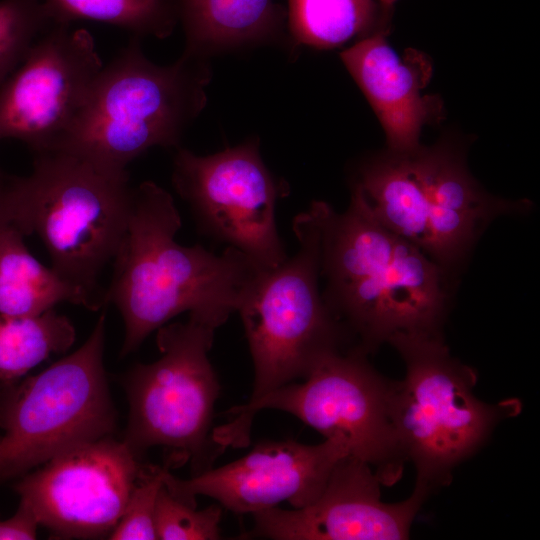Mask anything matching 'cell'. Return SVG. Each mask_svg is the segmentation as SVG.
<instances>
[{"label":"cell","mask_w":540,"mask_h":540,"mask_svg":"<svg viewBox=\"0 0 540 540\" xmlns=\"http://www.w3.org/2000/svg\"><path fill=\"white\" fill-rule=\"evenodd\" d=\"M182 221L170 193L151 181L133 188L126 231L112 261L106 302L124 322L122 355L183 312L221 326L264 270L238 249L222 254L183 246Z\"/></svg>","instance_id":"obj_1"},{"label":"cell","mask_w":540,"mask_h":540,"mask_svg":"<svg viewBox=\"0 0 540 540\" xmlns=\"http://www.w3.org/2000/svg\"><path fill=\"white\" fill-rule=\"evenodd\" d=\"M319 237L324 301L367 353L397 333H438L448 293L445 271L384 227L352 192L343 213L325 202L308 209Z\"/></svg>","instance_id":"obj_2"},{"label":"cell","mask_w":540,"mask_h":540,"mask_svg":"<svg viewBox=\"0 0 540 540\" xmlns=\"http://www.w3.org/2000/svg\"><path fill=\"white\" fill-rule=\"evenodd\" d=\"M206 57L184 51L172 64L149 60L133 36L100 71L68 131L52 149L126 170L154 146L179 147L207 102ZM50 150V149H49Z\"/></svg>","instance_id":"obj_3"},{"label":"cell","mask_w":540,"mask_h":540,"mask_svg":"<svg viewBox=\"0 0 540 540\" xmlns=\"http://www.w3.org/2000/svg\"><path fill=\"white\" fill-rule=\"evenodd\" d=\"M352 191L387 229L420 248L444 271L462 262L493 219L528 208L496 198L468 172L449 143L387 151L365 163Z\"/></svg>","instance_id":"obj_4"},{"label":"cell","mask_w":540,"mask_h":540,"mask_svg":"<svg viewBox=\"0 0 540 540\" xmlns=\"http://www.w3.org/2000/svg\"><path fill=\"white\" fill-rule=\"evenodd\" d=\"M132 191L127 170L60 149L36 152L32 172L12 178L15 222L40 238L56 271L106 302L98 279L126 231Z\"/></svg>","instance_id":"obj_5"},{"label":"cell","mask_w":540,"mask_h":540,"mask_svg":"<svg viewBox=\"0 0 540 540\" xmlns=\"http://www.w3.org/2000/svg\"><path fill=\"white\" fill-rule=\"evenodd\" d=\"M388 342L406 367L404 379L391 382L392 423L406 460L416 468V483L432 491L450 481L454 467L500 421L519 413L520 402L478 399L476 374L450 355L439 333H397Z\"/></svg>","instance_id":"obj_6"},{"label":"cell","mask_w":540,"mask_h":540,"mask_svg":"<svg viewBox=\"0 0 540 540\" xmlns=\"http://www.w3.org/2000/svg\"><path fill=\"white\" fill-rule=\"evenodd\" d=\"M365 354L357 348L332 352L302 383H288L254 403L229 409L228 422L213 429V441L222 451L248 446L257 412L277 409L299 418L325 439L343 441L349 456L376 467L381 483H393L406 458L391 419V382L369 365Z\"/></svg>","instance_id":"obj_7"},{"label":"cell","mask_w":540,"mask_h":540,"mask_svg":"<svg viewBox=\"0 0 540 540\" xmlns=\"http://www.w3.org/2000/svg\"><path fill=\"white\" fill-rule=\"evenodd\" d=\"M105 314L73 353L42 372L0 381V483L61 452L111 436L116 412L104 363Z\"/></svg>","instance_id":"obj_8"},{"label":"cell","mask_w":540,"mask_h":540,"mask_svg":"<svg viewBox=\"0 0 540 540\" xmlns=\"http://www.w3.org/2000/svg\"><path fill=\"white\" fill-rule=\"evenodd\" d=\"M293 230L298 252L262 270L237 310L254 366L247 404L305 378L323 357L342 351L348 335L319 290V237L309 210L295 217Z\"/></svg>","instance_id":"obj_9"},{"label":"cell","mask_w":540,"mask_h":540,"mask_svg":"<svg viewBox=\"0 0 540 540\" xmlns=\"http://www.w3.org/2000/svg\"><path fill=\"white\" fill-rule=\"evenodd\" d=\"M216 328L191 315L186 322L163 325L156 336L160 358L129 372L123 441L138 457L160 446L169 451L172 465L191 461L199 474L222 453L210 432L220 392L208 357Z\"/></svg>","instance_id":"obj_10"},{"label":"cell","mask_w":540,"mask_h":540,"mask_svg":"<svg viewBox=\"0 0 540 540\" xmlns=\"http://www.w3.org/2000/svg\"><path fill=\"white\" fill-rule=\"evenodd\" d=\"M172 183L205 234L264 269L287 258L275 221L276 202L284 188L264 164L258 140L207 156L178 147Z\"/></svg>","instance_id":"obj_11"},{"label":"cell","mask_w":540,"mask_h":540,"mask_svg":"<svg viewBox=\"0 0 540 540\" xmlns=\"http://www.w3.org/2000/svg\"><path fill=\"white\" fill-rule=\"evenodd\" d=\"M111 436L81 443L27 473L15 490L39 526L59 538L109 536L143 466Z\"/></svg>","instance_id":"obj_12"},{"label":"cell","mask_w":540,"mask_h":540,"mask_svg":"<svg viewBox=\"0 0 540 540\" xmlns=\"http://www.w3.org/2000/svg\"><path fill=\"white\" fill-rule=\"evenodd\" d=\"M52 24L0 86V140L52 149L85 104L103 68L93 36Z\"/></svg>","instance_id":"obj_13"},{"label":"cell","mask_w":540,"mask_h":540,"mask_svg":"<svg viewBox=\"0 0 540 540\" xmlns=\"http://www.w3.org/2000/svg\"><path fill=\"white\" fill-rule=\"evenodd\" d=\"M381 481L365 462L343 457L333 468L319 496L310 504L278 506L252 514L244 536L275 540H402L430 490L416 483L399 503L381 500Z\"/></svg>","instance_id":"obj_14"},{"label":"cell","mask_w":540,"mask_h":540,"mask_svg":"<svg viewBox=\"0 0 540 540\" xmlns=\"http://www.w3.org/2000/svg\"><path fill=\"white\" fill-rule=\"evenodd\" d=\"M348 449L339 439L316 445L293 440L259 443L243 457L189 479L169 471L164 486L179 499L196 505L208 496L236 514H253L287 501L293 508L312 503Z\"/></svg>","instance_id":"obj_15"},{"label":"cell","mask_w":540,"mask_h":540,"mask_svg":"<svg viewBox=\"0 0 540 540\" xmlns=\"http://www.w3.org/2000/svg\"><path fill=\"white\" fill-rule=\"evenodd\" d=\"M388 32L379 27L340 56L379 119L388 150L404 153L420 145L422 128L438 121L443 107L438 96L422 93L432 76L431 59L410 48L399 55Z\"/></svg>","instance_id":"obj_16"},{"label":"cell","mask_w":540,"mask_h":540,"mask_svg":"<svg viewBox=\"0 0 540 540\" xmlns=\"http://www.w3.org/2000/svg\"><path fill=\"white\" fill-rule=\"evenodd\" d=\"M24 236L16 225L0 232V314L37 316L62 302L92 311L106 304L101 296L38 261L27 249Z\"/></svg>","instance_id":"obj_17"},{"label":"cell","mask_w":540,"mask_h":540,"mask_svg":"<svg viewBox=\"0 0 540 540\" xmlns=\"http://www.w3.org/2000/svg\"><path fill=\"white\" fill-rule=\"evenodd\" d=\"M186 52L216 51L260 43L277 36L286 14L274 0H174Z\"/></svg>","instance_id":"obj_18"},{"label":"cell","mask_w":540,"mask_h":540,"mask_svg":"<svg viewBox=\"0 0 540 540\" xmlns=\"http://www.w3.org/2000/svg\"><path fill=\"white\" fill-rule=\"evenodd\" d=\"M376 0H289L288 24L295 41L318 49L342 45L389 27Z\"/></svg>","instance_id":"obj_19"},{"label":"cell","mask_w":540,"mask_h":540,"mask_svg":"<svg viewBox=\"0 0 540 540\" xmlns=\"http://www.w3.org/2000/svg\"><path fill=\"white\" fill-rule=\"evenodd\" d=\"M71 321L54 309L37 316L0 314V381L20 379L52 354L74 344Z\"/></svg>","instance_id":"obj_20"},{"label":"cell","mask_w":540,"mask_h":540,"mask_svg":"<svg viewBox=\"0 0 540 540\" xmlns=\"http://www.w3.org/2000/svg\"><path fill=\"white\" fill-rule=\"evenodd\" d=\"M52 24L94 21L132 36L168 37L178 23L174 0H41Z\"/></svg>","instance_id":"obj_21"},{"label":"cell","mask_w":540,"mask_h":540,"mask_svg":"<svg viewBox=\"0 0 540 540\" xmlns=\"http://www.w3.org/2000/svg\"><path fill=\"white\" fill-rule=\"evenodd\" d=\"M51 25L41 0H0V84Z\"/></svg>","instance_id":"obj_22"},{"label":"cell","mask_w":540,"mask_h":540,"mask_svg":"<svg viewBox=\"0 0 540 540\" xmlns=\"http://www.w3.org/2000/svg\"><path fill=\"white\" fill-rule=\"evenodd\" d=\"M221 505L197 510L161 487L155 509V531L162 540H217L221 539Z\"/></svg>","instance_id":"obj_23"},{"label":"cell","mask_w":540,"mask_h":540,"mask_svg":"<svg viewBox=\"0 0 540 540\" xmlns=\"http://www.w3.org/2000/svg\"><path fill=\"white\" fill-rule=\"evenodd\" d=\"M167 467L143 466L124 512L109 535L113 540L157 539L155 509Z\"/></svg>","instance_id":"obj_24"},{"label":"cell","mask_w":540,"mask_h":540,"mask_svg":"<svg viewBox=\"0 0 540 540\" xmlns=\"http://www.w3.org/2000/svg\"><path fill=\"white\" fill-rule=\"evenodd\" d=\"M38 526L31 509L20 502L12 517L0 519V539H35Z\"/></svg>","instance_id":"obj_25"},{"label":"cell","mask_w":540,"mask_h":540,"mask_svg":"<svg viewBox=\"0 0 540 540\" xmlns=\"http://www.w3.org/2000/svg\"><path fill=\"white\" fill-rule=\"evenodd\" d=\"M12 177L5 174L0 176V232L10 225H16Z\"/></svg>","instance_id":"obj_26"},{"label":"cell","mask_w":540,"mask_h":540,"mask_svg":"<svg viewBox=\"0 0 540 540\" xmlns=\"http://www.w3.org/2000/svg\"><path fill=\"white\" fill-rule=\"evenodd\" d=\"M376 1H377L378 5L380 7L382 16L386 20L390 21L392 11H393V6H394V4L396 3L397 0H376Z\"/></svg>","instance_id":"obj_27"},{"label":"cell","mask_w":540,"mask_h":540,"mask_svg":"<svg viewBox=\"0 0 540 540\" xmlns=\"http://www.w3.org/2000/svg\"><path fill=\"white\" fill-rule=\"evenodd\" d=\"M3 173L0 171V176L2 175Z\"/></svg>","instance_id":"obj_28"}]
</instances>
